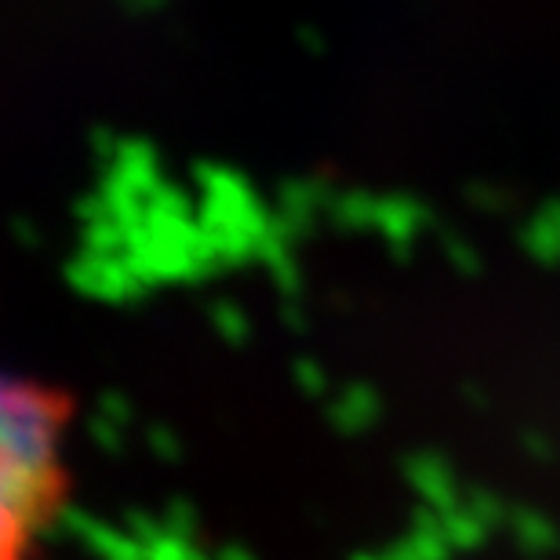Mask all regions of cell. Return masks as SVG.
Returning <instances> with one entry per match:
<instances>
[{
    "label": "cell",
    "instance_id": "obj_1",
    "mask_svg": "<svg viewBox=\"0 0 560 560\" xmlns=\"http://www.w3.org/2000/svg\"><path fill=\"white\" fill-rule=\"evenodd\" d=\"M59 405L0 368V560H19L59 488Z\"/></svg>",
    "mask_w": 560,
    "mask_h": 560
}]
</instances>
